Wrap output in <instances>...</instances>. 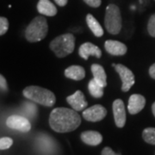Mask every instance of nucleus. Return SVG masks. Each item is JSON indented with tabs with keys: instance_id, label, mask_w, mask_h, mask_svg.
Masks as SVG:
<instances>
[{
	"instance_id": "4be33fe9",
	"label": "nucleus",
	"mask_w": 155,
	"mask_h": 155,
	"mask_svg": "<svg viewBox=\"0 0 155 155\" xmlns=\"http://www.w3.org/2000/svg\"><path fill=\"white\" fill-rule=\"evenodd\" d=\"M13 144V140L10 137H2L0 139V149H9Z\"/></svg>"
},
{
	"instance_id": "6ab92c4d",
	"label": "nucleus",
	"mask_w": 155,
	"mask_h": 155,
	"mask_svg": "<svg viewBox=\"0 0 155 155\" xmlns=\"http://www.w3.org/2000/svg\"><path fill=\"white\" fill-rule=\"evenodd\" d=\"M88 89L90 94L95 98H100L104 96V87L101 86L94 78L90 80L88 84Z\"/></svg>"
},
{
	"instance_id": "6e6552de",
	"label": "nucleus",
	"mask_w": 155,
	"mask_h": 155,
	"mask_svg": "<svg viewBox=\"0 0 155 155\" xmlns=\"http://www.w3.org/2000/svg\"><path fill=\"white\" fill-rule=\"evenodd\" d=\"M107 116V110L101 104H96L83 111V117L88 122H97L102 121Z\"/></svg>"
},
{
	"instance_id": "f257e3e1",
	"label": "nucleus",
	"mask_w": 155,
	"mask_h": 155,
	"mask_svg": "<svg viewBox=\"0 0 155 155\" xmlns=\"http://www.w3.org/2000/svg\"><path fill=\"white\" fill-rule=\"evenodd\" d=\"M81 124L78 111L68 108H55L50 113L49 125L57 133H69L77 129Z\"/></svg>"
},
{
	"instance_id": "5701e85b",
	"label": "nucleus",
	"mask_w": 155,
	"mask_h": 155,
	"mask_svg": "<svg viewBox=\"0 0 155 155\" xmlns=\"http://www.w3.org/2000/svg\"><path fill=\"white\" fill-rule=\"evenodd\" d=\"M9 28V21L6 17H0V35H4Z\"/></svg>"
},
{
	"instance_id": "bb28decb",
	"label": "nucleus",
	"mask_w": 155,
	"mask_h": 155,
	"mask_svg": "<svg viewBox=\"0 0 155 155\" xmlns=\"http://www.w3.org/2000/svg\"><path fill=\"white\" fill-rule=\"evenodd\" d=\"M148 72H149L150 77L152 78H153V79H155V63L154 64H153V65L150 67Z\"/></svg>"
},
{
	"instance_id": "7ed1b4c3",
	"label": "nucleus",
	"mask_w": 155,
	"mask_h": 155,
	"mask_svg": "<svg viewBox=\"0 0 155 155\" xmlns=\"http://www.w3.org/2000/svg\"><path fill=\"white\" fill-rule=\"evenodd\" d=\"M48 32V21L44 17H35L25 30V38L29 42H37L47 36Z\"/></svg>"
},
{
	"instance_id": "cd10ccee",
	"label": "nucleus",
	"mask_w": 155,
	"mask_h": 155,
	"mask_svg": "<svg viewBox=\"0 0 155 155\" xmlns=\"http://www.w3.org/2000/svg\"><path fill=\"white\" fill-rule=\"evenodd\" d=\"M54 2H55L56 4H57L59 6L63 7V6L67 5L68 0H54Z\"/></svg>"
},
{
	"instance_id": "a211bd4d",
	"label": "nucleus",
	"mask_w": 155,
	"mask_h": 155,
	"mask_svg": "<svg viewBox=\"0 0 155 155\" xmlns=\"http://www.w3.org/2000/svg\"><path fill=\"white\" fill-rule=\"evenodd\" d=\"M86 22H87V25L91 29V31L94 34L95 36L101 37L104 35V29L102 28V26L100 25L98 21L91 14H88L86 16Z\"/></svg>"
},
{
	"instance_id": "39448f33",
	"label": "nucleus",
	"mask_w": 155,
	"mask_h": 155,
	"mask_svg": "<svg viewBox=\"0 0 155 155\" xmlns=\"http://www.w3.org/2000/svg\"><path fill=\"white\" fill-rule=\"evenodd\" d=\"M104 26L107 31L111 35H117L122 29V16L119 7L110 4L106 8Z\"/></svg>"
},
{
	"instance_id": "393cba45",
	"label": "nucleus",
	"mask_w": 155,
	"mask_h": 155,
	"mask_svg": "<svg viewBox=\"0 0 155 155\" xmlns=\"http://www.w3.org/2000/svg\"><path fill=\"white\" fill-rule=\"evenodd\" d=\"M0 87H1L2 91H8L7 81H6L5 78L4 77L3 75H0Z\"/></svg>"
},
{
	"instance_id": "423d86ee",
	"label": "nucleus",
	"mask_w": 155,
	"mask_h": 155,
	"mask_svg": "<svg viewBox=\"0 0 155 155\" xmlns=\"http://www.w3.org/2000/svg\"><path fill=\"white\" fill-rule=\"evenodd\" d=\"M122 80V91L127 92L135 83V78L133 72L122 64H112Z\"/></svg>"
},
{
	"instance_id": "dca6fc26",
	"label": "nucleus",
	"mask_w": 155,
	"mask_h": 155,
	"mask_svg": "<svg viewBox=\"0 0 155 155\" xmlns=\"http://www.w3.org/2000/svg\"><path fill=\"white\" fill-rule=\"evenodd\" d=\"M91 70L93 74V78L104 88L107 86V76L104 67L98 64H92Z\"/></svg>"
},
{
	"instance_id": "b1692460",
	"label": "nucleus",
	"mask_w": 155,
	"mask_h": 155,
	"mask_svg": "<svg viewBox=\"0 0 155 155\" xmlns=\"http://www.w3.org/2000/svg\"><path fill=\"white\" fill-rule=\"evenodd\" d=\"M84 2L86 5H88L91 7H93V8H97L102 4V1L101 0H84Z\"/></svg>"
},
{
	"instance_id": "c85d7f7f",
	"label": "nucleus",
	"mask_w": 155,
	"mask_h": 155,
	"mask_svg": "<svg viewBox=\"0 0 155 155\" xmlns=\"http://www.w3.org/2000/svg\"><path fill=\"white\" fill-rule=\"evenodd\" d=\"M152 111H153V116L155 117V102L153 104V105H152Z\"/></svg>"
},
{
	"instance_id": "aec40b11",
	"label": "nucleus",
	"mask_w": 155,
	"mask_h": 155,
	"mask_svg": "<svg viewBox=\"0 0 155 155\" xmlns=\"http://www.w3.org/2000/svg\"><path fill=\"white\" fill-rule=\"evenodd\" d=\"M142 138L147 143L155 145V127H147L142 132Z\"/></svg>"
},
{
	"instance_id": "ddd939ff",
	"label": "nucleus",
	"mask_w": 155,
	"mask_h": 155,
	"mask_svg": "<svg viewBox=\"0 0 155 155\" xmlns=\"http://www.w3.org/2000/svg\"><path fill=\"white\" fill-rule=\"evenodd\" d=\"M104 48L107 53L114 56L124 55L127 53V47L121 41L108 40L104 43Z\"/></svg>"
},
{
	"instance_id": "9d476101",
	"label": "nucleus",
	"mask_w": 155,
	"mask_h": 155,
	"mask_svg": "<svg viewBox=\"0 0 155 155\" xmlns=\"http://www.w3.org/2000/svg\"><path fill=\"white\" fill-rule=\"evenodd\" d=\"M67 102L76 111L84 110L88 105L87 101L84 98V95L81 91H77L75 93L68 96L67 97Z\"/></svg>"
},
{
	"instance_id": "20e7f679",
	"label": "nucleus",
	"mask_w": 155,
	"mask_h": 155,
	"mask_svg": "<svg viewBox=\"0 0 155 155\" xmlns=\"http://www.w3.org/2000/svg\"><path fill=\"white\" fill-rule=\"evenodd\" d=\"M75 48V36L72 34H65L57 36L50 42V49L56 57L64 58L72 54Z\"/></svg>"
},
{
	"instance_id": "412c9836",
	"label": "nucleus",
	"mask_w": 155,
	"mask_h": 155,
	"mask_svg": "<svg viewBox=\"0 0 155 155\" xmlns=\"http://www.w3.org/2000/svg\"><path fill=\"white\" fill-rule=\"evenodd\" d=\"M147 31L152 37H155V14H153L148 20Z\"/></svg>"
},
{
	"instance_id": "f03ea898",
	"label": "nucleus",
	"mask_w": 155,
	"mask_h": 155,
	"mask_svg": "<svg viewBox=\"0 0 155 155\" xmlns=\"http://www.w3.org/2000/svg\"><path fill=\"white\" fill-rule=\"evenodd\" d=\"M23 96L36 104L52 107L56 103V97L51 91L36 85L28 86L22 91Z\"/></svg>"
},
{
	"instance_id": "0eeeda50",
	"label": "nucleus",
	"mask_w": 155,
	"mask_h": 155,
	"mask_svg": "<svg viewBox=\"0 0 155 155\" xmlns=\"http://www.w3.org/2000/svg\"><path fill=\"white\" fill-rule=\"evenodd\" d=\"M7 127L22 133H27L31 129V124L28 119L17 115L9 116L6 120Z\"/></svg>"
},
{
	"instance_id": "f3484780",
	"label": "nucleus",
	"mask_w": 155,
	"mask_h": 155,
	"mask_svg": "<svg viewBox=\"0 0 155 155\" xmlns=\"http://www.w3.org/2000/svg\"><path fill=\"white\" fill-rule=\"evenodd\" d=\"M64 73L67 78L72 79V80H76V81L82 80L85 77V71H84V67H80V66H76V65L67 67L65 70Z\"/></svg>"
},
{
	"instance_id": "1a4fd4ad",
	"label": "nucleus",
	"mask_w": 155,
	"mask_h": 155,
	"mask_svg": "<svg viewBox=\"0 0 155 155\" xmlns=\"http://www.w3.org/2000/svg\"><path fill=\"white\" fill-rule=\"evenodd\" d=\"M113 115L115 119L116 127L122 128L126 123V110L123 101L121 99H116L113 102Z\"/></svg>"
},
{
	"instance_id": "9b49d317",
	"label": "nucleus",
	"mask_w": 155,
	"mask_h": 155,
	"mask_svg": "<svg viewBox=\"0 0 155 155\" xmlns=\"http://www.w3.org/2000/svg\"><path fill=\"white\" fill-rule=\"evenodd\" d=\"M146 105V98L142 95L133 94L130 96L127 104V110L131 115H136L142 110Z\"/></svg>"
},
{
	"instance_id": "2eb2a0df",
	"label": "nucleus",
	"mask_w": 155,
	"mask_h": 155,
	"mask_svg": "<svg viewBox=\"0 0 155 155\" xmlns=\"http://www.w3.org/2000/svg\"><path fill=\"white\" fill-rule=\"evenodd\" d=\"M37 11L40 14L47 17H54L57 14V8L50 0H39Z\"/></svg>"
},
{
	"instance_id": "a878e982",
	"label": "nucleus",
	"mask_w": 155,
	"mask_h": 155,
	"mask_svg": "<svg viewBox=\"0 0 155 155\" xmlns=\"http://www.w3.org/2000/svg\"><path fill=\"white\" fill-rule=\"evenodd\" d=\"M101 155H120L116 153L113 150L111 149L110 147H106L104 149L102 150V153H101Z\"/></svg>"
},
{
	"instance_id": "f8f14e48",
	"label": "nucleus",
	"mask_w": 155,
	"mask_h": 155,
	"mask_svg": "<svg viewBox=\"0 0 155 155\" xmlns=\"http://www.w3.org/2000/svg\"><path fill=\"white\" fill-rule=\"evenodd\" d=\"M78 54L84 60L87 61L89 56L93 55L97 58H101L102 56V51L97 46H96L93 43L91 42H85L83 43L78 48Z\"/></svg>"
},
{
	"instance_id": "4468645a",
	"label": "nucleus",
	"mask_w": 155,
	"mask_h": 155,
	"mask_svg": "<svg viewBox=\"0 0 155 155\" xmlns=\"http://www.w3.org/2000/svg\"><path fill=\"white\" fill-rule=\"evenodd\" d=\"M80 138L82 140L84 144L89 145V146H92L96 147L98 146L102 143L103 141V136L99 132L97 131H92V130H89V131H84L81 134Z\"/></svg>"
}]
</instances>
